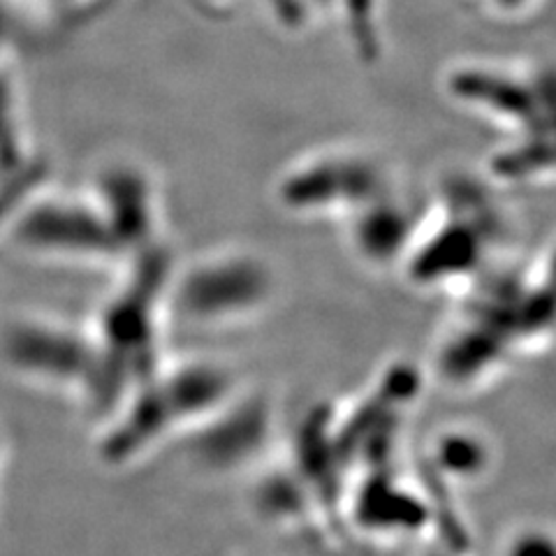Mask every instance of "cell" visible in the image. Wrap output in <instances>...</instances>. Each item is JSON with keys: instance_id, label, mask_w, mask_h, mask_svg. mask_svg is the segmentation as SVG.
<instances>
[{"instance_id": "2", "label": "cell", "mask_w": 556, "mask_h": 556, "mask_svg": "<svg viewBox=\"0 0 556 556\" xmlns=\"http://www.w3.org/2000/svg\"><path fill=\"white\" fill-rule=\"evenodd\" d=\"M274 274L249 253L202 257L169 276L167 318L198 329H230L255 320L274 300Z\"/></svg>"}, {"instance_id": "1", "label": "cell", "mask_w": 556, "mask_h": 556, "mask_svg": "<svg viewBox=\"0 0 556 556\" xmlns=\"http://www.w3.org/2000/svg\"><path fill=\"white\" fill-rule=\"evenodd\" d=\"M241 386L228 362L208 355L165 357L104 415L100 455L114 468L144 462L184 441Z\"/></svg>"}, {"instance_id": "8", "label": "cell", "mask_w": 556, "mask_h": 556, "mask_svg": "<svg viewBox=\"0 0 556 556\" xmlns=\"http://www.w3.org/2000/svg\"><path fill=\"white\" fill-rule=\"evenodd\" d=\"M420 556H476L471 552V545H452V543H437L429 549H425Z\"/></svg>"}, {"instance_id": "7", "label": "cell", "mask_w": 556, "mask_h": 556, "mask_svg": "<svg viewBox=\"0 0 556 556\" xmlns=\"http://www.w3.org/2000/svg\"><path fill=\"white\" fill-rule=\"evenodd\" d=\"M501 556H556L554 533L541 525H521L506 535Z\"/></svg>"}, {"instance_id": "3", "label": "cell", "mask_w": 556, "mask_h": 556, "mask_svg": "<svg viewBox=\"0 0 556 556\" xmlns=\"http://www.w3.org/2000/svg\"><path fill=\"white\" fill-rule=\"evenodd\" d=\"M447 508L422 473L408 476L394 462L355 473L341 496V527L362 541L402 543L429 535Z\"/></svg>"}, {"instance_id": "9", "label": "cell", "mask_w": 556, "mask_h": 556, "mask_svg": "<svg viewBox=\"0 0 556 556\" xmlns=\"http://www.w3.org/2000/svg\"><path fill=\"white\" fill-rule=\"evenodd\" d=\"M237 556H271V554H265V552H253V549H251V552H239Z\"/></svg>"}, {"instance_id": "6", "label": "cell", "mask_w": 556, "mask_h": 556, "mask_svg": "<svg viewBox=\"0 0 556 556\" xmlns=\"http://www.w3.org/2000/svg\"><path fill=\"white\" fill-rule=\"evenodd\" d=\"M496 462V445L482 427L450 422L429 437L420 473L437 490L450 494L482 484L494 473Z\"/></svg>"}, {"instance_id": "4", "label": "cell", "mask_w": 556, "mask_h": 556, "mask_svg": "<svg viewBox=\"0 0 556 556\" xmlns=\"http://www.w3.org/2000/svg\"><path fill=\"white\" fill-rule=\"evenodd\" d=\"M276 408L267 392L243 388L225 399L184 439L190 462L208 476L257 471L269 459Z\"/></svg>"}, {"instance_id": "5", "label": "cell", "mask_w": 556, "mask_h": 556, "mask_svg": "<svg viewBox=\"0 0 556 556\" xmlns=\"http://www.w3.org/2000/svg\"><path fill=\"white\" fill-rule=\"evenodd\" d=\"M515 357L508 339L464 308L439 339L431 369L443 388L468 394L496 382Z\"/></svg>"}]
</instances>
